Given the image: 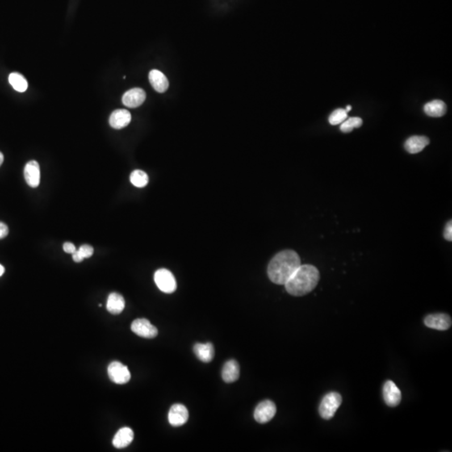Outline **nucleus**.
Here are the masks:
<instances>
[{
  "mask_svg": "<svg viewBox=\"0 0 452 452\" xmlns=\"http://www.w3.org/2000/svg\"><path fill=\"white\" fill-rule=\"evenodd\" d=\"M342 396L337 392H330L326 395L319 405V414L324 420H330L334 416L337 409L341 405Z\"/></svg>",
  "mask_w": 452,
  "mask_h": 452,
  "instance_id": "3",
  "label": "nucleus"
},
{
  "mask_svg": "<svg viewBox=\"0 0 452 452\" xmlns=\"http://www.w3.org/2000/svg\"><path fill=\"white\" fill-rule=\"evenodd\" d=\"M8 234H9L8 226L5 223L0 222V240L8 236Z\"/></svg>",
  "mask_w": 452,
  "mask_h": 452,
  "instance_id": "28",
  "label": "nucleus"
},
{
  "mask_svg": "<svg viewBox=\"0 0 452 452\" xmlns=\"http://www.w3.org/2000/svg\"><path fill=\"white\" fill-rule=\"evenodd\" d=\"M72 257H73V260H74L75 262H81V261H83L84 259L82 258V256H81V254L79 253L78 251H76V252L72 254Z\"/></svg>",
  "mask_w": 452,
  "mask_h": 452,
  "instance_id": "29",
  "label": "nucleus"
},
{
  "mask_svg": "<svg viewBox=\"0 0 452 452\" xmlns=\"http://www.w3.org/2000/svg\"><path fill=\"white\" fill-rule=\"evenodd\" d=\"M9 81L14 90L19 93H25L28 88V82L26 81V79L17 72H14L10 75Z\"/></svg>",
  "mask_w": 452,
  "mask_h": 452,
  "instance_id": "21",
  "label": "nucleus"
},
{
  "mask_svg": "<svg viewBox=\"0 0 452 452\" xmlns=\"http://www.w3.org/2000/svg\"><path fill=\"white\" fill-rule=\"evenodd\" d=\"M130 181L135 187L143 188L148 185V176L142 170H134L130 175Z\"/></svg>",
  "mask_w": 452,
  "mask_h": 452,
  "instance_id": "22",
  "label": "nucleus"
},
{
  "mask_svg": "<svg viewBox=\"0 0 452 452\" xmlns=\"http://www.w3.org/2000/svg\"><path fill=\"white\" fill-rule=\"evenodd\" d=\"M363 125V120L360 118H347L344 123H341L340 129L342 132L348 133L351 132L354 128H358Z\"/></svg>",
  "mask_w": 452,
  "mask_h": 452,
  "instance_id": "23",
  "label": "nucleus"
},
{
  "mask_svg": "<svg viewBox=\"0 0 452 452\" xmlns=\"http://www.w3.org/2000/svg\"><path fill=\"white\" fill-rule=\"evenodd\" d=\"M446 105L441 100H433L427 102L424 106V111L427 116L432 118H441L446 113Z\"/></svg>",
  "mask_w": 452,
  "mask_h": 452,
  "instance_id": "19",
  "label": "nucleus"
},
{
  "mask_svg": "<svg viewBox=\"0 0 452 452\" xmlns=\"http://www.w3.org/2000/svg\"><path fill=\"white\" fill-rule=\"evenodd\" d=\"M240 377V365L236 360H229L222 369V378L226 383L236 382Z\"/></svg>",
  "mask_w": 452,
  "mask_h": 452,
  "instance_id": "16",
  "label": "nucleus"
},
{
  "mask_svg": "<svg viewBox=\"0 0 452 452\" xmlns=\"http://www.w3.org/2000/svg\"><path fill=\"white\" fill-rule=\"evenodd\" d=\"M430 140L424 136H413L409 138L404 143V148L411 154L420 152L426 146L429 145Z\"/></svg>",
  "mask_w": 452,
  "mask_h": 452,
  "instance_id": "17",
  "label": "nucleus"
},
{
  "mask_svg": "<svg viewBox=\"0 0 452 452\" xmlns=\"http://www.w3.org/2000/svg\"><path fill=\"white\" fill-rule=\"evenodd\" d=\"M277 413V406L274 402L264 400L256 406L254 412L255 420L261 424H265L273 420Z\"/></svg>",
  "mask_w": 452,
  "mask_h": 452,
  "instance_id": "6",
  "label": "nucleus"
},
{
  "mask_svg": "<svg viewBox=\"0 0 452 452\" xmlns=\"http://www.w3.org/2000/svg\"><path fill=\"white\" fill-rule=\"evenodd\" d=\"M154 282L164 293H173L177 288V282L173 273L167 269H160L154 274Z\"/></svg>",
  "mask_w": 452,
  "mask_h": 452,
  "instance_id": "4",
  "label": "nucleus"
},
{
  "mask_svg": "<svg viewBox=\"0 0 452 452\" xmlns=\"http://www.w3.org/2000/svg\"><path fill=\"white\" fill-rule=\"evenodd\" d=\"M194 352L197 358L204 363H210L215 356V349L212 344H196L194 347Z\"/></svg>",
  "mask_w": 452,
  "mask_h": 452,
  "instance_id": "18",
  "label": "nucleus"
},
{
  "mask_svg": "<svg viewBox=\"0 0 452 452\" xmlns=\"http://www.w3.org/2000/svg\"><path fill=\"white\" fill-rule=\"evenodd\" d=\"M146 93L141 88H133L123 95V103L130 108H136L145 102Z\"/></svg>",
  "mask_w": 452,
  "mask_h": 452,
  "instance_id": "11",
  "label": "nucleus"
},
{
  "mask_svg": "<svg viewBox=\"0 0 452 452\" xmlns=\"http://www.w3.org/2000/svg\"><path fill=\"white\" fill-rule=\"evenodd\" d=\"M320 280V273L315 266L301 265L285 284L287 292L295 297L307 295L313 291Z\"/></svg>",
  "mask_w": 452,
  "mask_h": 452,
  "instance_id": "2",
  "label": "nucleus"
},
{
  "mask_svg": "<svg viewBox=\"0 0 452 452\" xmlns=\"http://www.w3.org/2000/svg\"><path fill=\"white\" fill-rule=\"evenodd\" d=\"M25 178L29 186L37 188L40 183V168L38 162L32 160L26 164L25 167Z\"/></svg>",
  "mask_w": 452,
  "mask_h": 452,
  "instance_id": "12",
  "label": "nucleus"
},
{
  "mask_svg": "<svg viewBox=\"0 0 452 452\" xmlns=\"http://www.w3.org/2000/svg\"><path fill=\"white\" fill-rule=\"evenodd\" d=\"M131 113L125 109H118L111 113L109 118V123L114 129H122L131 123Z\"/></svg>",
  "mask_w": 452,
  "mask_h": 452,
  "instance_id": "13",
  "label": "nucleus"
},
{
  "mask_svg": "<svg viewBox=\"0 0 452 452\" xmlns=\"http://www.w3.org/2000/svg\"><path fill=\"white\" fill-rule=\"evenodd\" d=\"M424 325L432 329L445 331L451 327V318L445 313L431 314L424 319Z\"/></svg>",
  "mask_w": 452,
  "mask_h": 452,
  "instance_id": "8",
  "label": "nucleus"
},
{
  "mask_svg": "<svg viewBox=\"0 0 452 452\" xmlns=\"http://www.w3.org/2000/svg\"><path fill=\"white\" fill-rule=\"evenodd\" d=\"M63 250L65 251V252H66L67 254H73L76 251L74 244L71 242H65L63 245Z\"/></svg>",
  "mask_w": 452,
  "mask_h": 452,
  "instance_id": "27",
  "label": "nucleus"
},
{
  "mask_svg": "<svg viewBox=\"0 0 452 452\" xmlns=\"http://www.w3.org/2000/svg\"><path fill=\"white\" fill-rule=\"evenodd\" d=\"M383 395L386 404L390 407L399 405L401 401V392L393 381H386L383 386Z\"/></svg>",
  "mask_w": 452,
  "mask_h": 452,
  "instance_id": "9",
  "label": "nucleus"
},
{
  "mask_svg": "<svg viewBox=\"0 0 452 452\" xmlns=\"http://www.w3.org/2000/svg\"><path fill=\"white\" fill-rule=\"evenodd\" d=\"M347 118H348V111L345 109L339 108L336 109L335 111L331 113L328 121H329L330 124L336 126V125L344 123Z\"/></svg>",
  "mask_w": 452,
  "mask_h": 452,
  "instance_id": "24",
  "label": "nucleus"
},
{
  "mask_svg": "<svg viewBox=\"0 0 452 452\" xmlns=\"http://www.w3.org/2000/svg\"><path fill=\"white\" fill-rule=\"evenodd\" d=\"M3 163H4V155L2 152H0V166L2 165Z\"/></svg>",
  "mask_w": 452,
  "mask_h": 452,
  "instance_id": "31",
  "label": "nucleus"
},
{
  "mask_svg": "<svg viewBox=\"0 0 452 452\" xmlns=\"http://www.w3.org/2000/svg\"><path fill=\"white\" fill-rule=\"evenodd\" d=\"M444 236H445V240H448V241H451L452 240V222L451 220L450 221L448 222L447 224L445 226V231H444Z\"/></svg>",
  "mask_w": 452,
  "mask_h": 452,
  "instance_id": "26",
  "label": "nucleus"
},
{
  "mask_svg": "<svg viewBox=\"0 0 452 452\" xmlns=\"http://www.w3.org/2000/svg\"><path fill=\"white\" fill-rule=\"evenodd\" d=\"M131 329L135 334L145 338H153L159 333L157 328L145 319L134 320L131 326Z\"/></svg>",
  "mask_w": 452,
  "mask_h": 452,
  "instance_id": "7",
  "label": "nucleus"
},
{
  "mask_svg": "<svg viewBox=\"0 0 452 452\" xmlns=\"http://www.w3.org/2000/svg\"><path fill=\"white\" fill-rule=\"evenodd\" d=\"M107 373L110 379L118 385H124L131 379V374L127 366L118 361L109 365Z\"/></svg>",
  "mask_w": 452,
  "mask_h": 452,
  "instance_id": "5",
  "label": "nucleus"
},
{
  "mask_svg": "<svg viewBox=\"0 0 452 452\" xmlns=\"http://www.w3.org/2000/svg\"><path fill=\"white\" fill-rule=\"evenodd\" d=\"M5 267H4V266H3L1 264H0V277H1V276H3V274L5 273Z\"/></svg>",
  "mask_w": 452,
  "mask_h": 452,
  "instance_id": "30",
  "label": "nucleus"
},
{
  "mask_svg": "<svg viewBox=\"0 0 452 452\" xmlns=\"http://www.w3.org/2000/svg\"><path fill=\"white\" fill-rule=\"evenodd\" d=\"M77 251H78L79 253L81 254L83 259L90 258L91 256H93V253H94L93 247L89 245H81Z\"/></svg>",
  "mask_w": 452,
  "mask_h": 452,
  "instance_id": "25",
  "label": "nucleus"
},
{
  "mask_svg": "<svg viewBox=\"0 0 452 452\" xmlns=\"http://www.w3.org/2000/svg\"><path fill=\"white\" fill-rule=\"evenodd\" d=\"M148 78L152 87L157 93H164L168 90L169 81L163 72L157 70H152L149 72Z\"/></svg>",
  "mask_w": 452,
  "mask_h": 452,
  "instance_id": "14",
  "label": "nucleus"
},
{
  "mask_svg": "<svg viewBox=\"0 0 452 452\" xmlns=\"http://www.w3.org/2000/svg\"><path fill=\"white\" fill-rule=\"evenodd\" d=\"M125 308V300L119 293L112 292L109 295L106 302V309L110 313L118 315Z\"/></svg>",
  "mask_w": 452,
  "mask_h": 452,
  "instance_id": "20",
  "label": "nucleus"
},
{
  "mask_svg": "<svg viewBox=\"0 0 452 452\" xmlns=\"http://www.w3.org/2000/svg\"><path fill=\"white\" fill-rule=\"evenodd\" d=\"M189 411L185 405L181 404H173L169 413V421L173 426H181L187 422Z\"/></svg>",
  "mask_w": 452,
  "mask_h": 452,
  "instance_id": "10",
  "label": "nucleus"
},
{
  "mask_svg": "<svg viewBox=\"0 0 452 452\" xmlns=\"http://www.w3.org/2000/svg\"><path fill=\"white\" fill-rule=\"evenodd\" d=\"M351 109H352V106H347L346 109H345V110H346L347 111H351Z\"/></svg>",
  "mask_w": 452,
  "mask_h": 452,
  "instance_id": "32",
  "label": "nucleus"
},
{
  "mask_svg": "<svg viewBox=\"0 0 452 452\" xmlns=\"http://www.w3.org/2000/svg\"><path fill=\"white\" fill-rule=\"evenodd\" d=\"M134 433L132 430L128 427H123L118 431L113 438L112 444L118 449L127 447L132 442Z\"/></svg>",
  "mask_w": 452,
  "mask_h": 452,
  "instance_id": "15",
  "label": "nucleus"
},
{
  "mask_svg": "<svg viewBox=\"0 0 452 452\" xmlns=\"http://www.w3.org/2000/svg\"><path fill=\"white\" fill-rule=\"evenodd\" d=\"M301 264L300 256L291 250L281 252L273 257L268 265V277L277 285H285Z\"/></svg>",
  "mask_w": 452,
  "mask_h": 452,
  "instance_id": "1",
  "label": "nucleus"
}]
</instances>
